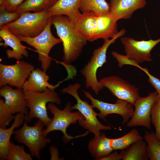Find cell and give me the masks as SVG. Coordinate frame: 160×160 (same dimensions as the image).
Here are the masks:
<instances>
[{
	"label": "cell",
	"instance_id": "cell-1",
	"mask_svg": "<svg viewBox=\"0 0 160 160\" xmlns=\"http://www.w3.org/2000/svg\"><path fill=\"white\" fill-rule=\"evenodd\" d=\"M50 17L52 24L63 43V61L61 63L65 67H69L79 57L87 41L78 32L74 22L67 16L57 15Z\"/></svg>",
	"mask_w": 160,
	"mask_h": 160
},
{
	"label": "cell",
	"instance_id": "cell-2",
	"mask_svg": "<svg viewBox=\"0 0 160 160\" xmlns=\"http://www.w3.org/2000/svg\"><path fill=\"white\" fill-rule=\"evenodd\" d=\"M23 91L29 109V112L25 115L27 122H30L33 118H37L47 127L52 118H50L48 115L47 104L48 102L61 104V99L57 93L48 88L41 92Z\"/></svg>",
	"mask_w": 160,
	"mask_h": 160
},
{
	"label": "cell",
	"instance_id": "cell-3",
	"mask_svg": "<svg viewBox=\"0 0 160 160\" xmlns=\"http://www.w3.org/2000/svg\"><path fill=\"white\" fill-rule=\"evenodd\" d=\"M126 32L123 28L114 37L104 40L102 45L94 50L90 60L81 71L85 79L86 87L91 88L96 95L104 87L97 79V70L107 62L106 52L110 45L114 43L118 38L124 35Z\"/></svg>",
	"mask_w": 160,
	"mask_h": 160
},
{
	"label": "cell",
	"instance_id": "cell-4",
	"mask_svg": "<svg viewBox=\"0 0 160 160\" xmlns=\"http://www.w3.org/2000/svg\"><path fill=\"white\" fill-rule=\"evenodd\" d=\"M47 108L53 116L50 124L43 130V134L45 137H46L52 131H60L63 134V140L66 143L73 139L84 136L89 132L87 131L85 133L76 137L71 136L67 133V128L70 124H76L77 121L84 119V116L79 111H71V104L69 102L67 103L63 110L58 108L52 102L48 103Z\"/></svg>",
	"mask_w": 160,
	"mask_h": 160
},
{
	"label": "cell",
	"instance_id": "cell-5",
	"mask_svg": "<svg viewBox=\"0 0 160 160\" xmlns=\"http://www.w3.org/2000/svg\"><path fill=\"white\" fill-rule=\"evenodd\" d=\"M80 87V84L76 83L73 85L69 84L68 87L61 90V91L63 93L71 95L76 99V103L71 106V108L72 110H77L84 117V119L78 121L80 126L87 129L89 132L92 133L94 136H98L101 134L100 130H109L111 128L110 126L102 124L97 118L98 113L94 111L93 105L80 98L78 92Z\"/></svg>",
	"mask_w": 160,
	"mask_h": 160
},
{
	"label": "cell",
	"instance_id": "cell-6",
	"mask_svg": "<svg viewBox=\"0 0 160 160\" xmlns=\"http://www.w3.org/2000/svg\"><path fill=\"white\" fill-rule=\"evenodd\" d=\"M49 17L47 10L34 13L26 12L21 13L17 20L5 25L16 36L33 37L44 30Z\"/></svg>",
	"mask_w": 160,
	"mask_h": 160
},
{
	"label": "cell",
	"instance_id": "cell-7",
	"mask_svg": "<svg viewBox=\"0 0 160 160\" xmlns=\"http://www.w3.org/2000/svg\"><path fill=\"white\" fill-rule=\"evenodd\" d=\"M25 116L22 127L14 130V138L18 143L25 145L29 149L32 157L40 160V151L44 148L51 140L43 134L44 123L38 120L35 124L30 126L27 124Z\"/></svg>",
	"mask_w": 160,
	"mask_h": 160
},
{
	"label": "cell",
	"instance_id": "cell-8",
	"mask_svg": "<svg viewBox=\"0 0 160 160\" xmlns=\"http://www.w3.org/2000/svg\"><path fill=\"white\" fill-rule=\"evenodd\" d=\"M52 25L50 17L44 30L37 36L29 37L17 36L21 41L25 42L36 49L38 53V60L41 63V68L46 72L51 64L52 60L49 55L51 50L55 45L62 42L59 38L53 35L51 30Z\"/></svg>",
	"mask_w": 160,
	"mask_h": 160
},
{
	"label": "cell",
	"instance_id": "cell-9",
	"mask_svg": "<svg viewBox=\"0 0 160 160\" xmlns=\"http://www.w3.org/2000/svg\"><path fill=\"white\" fill-rule=\"evenodd\" d=\"M34 66L23 60H18L13 65L0 64V87L7 84L22 89Z\"/></svg>",
	"mask_w": 160,
	"mask_h": 160
},
{
	"label": "cell",
	"instance_id": "cell-10",
	"mask_svg": "<svg viewBox=\"0 0 160 160\" xmlns=\"http://www.w3.org/2000/svg\"><path fill=\"white\" fill-rule=\"evenodd\" d=\"M120 40L124 46L126 55L138 64L152 60L151 52L160 42V37L156 40L137 41L132 37L124 36Z\"/></svg>",
	"mask_w": 160,
	"mask_h": 160
},
{
	"label": "cell",
	"instance_id": "cell-11",
	"mask_svg": "<svg viewBox=\"0 0 160 160\" xmlns=\"http://www.w3.org/2000/svg\"><path fill=\"white\" fill-rule=\"evenodd\" d=\"M83 92L86 97L91 101L93 108H96L100 111L98 116L101 119H104L110 114H119L122 117V124L124 125L133 114V105L127 101L118 99L114 103H108L94 98L89 91Z\"/></svg>",
	"mask_w": 160,
	"mask_h": 160
},
{
	"label": "cell",
	"instance_id": "cell-12",
	"mask_svg": "<svg viewBox=\"0 0 160 160\" xmlns=\"http://www.w3.org/2000/svg\"><path fill=\"white\" fill-rule=\"evenodd\" d=\"M99 81L118 99L127 101L133 105L140 97L137 88L117 76L105 77Z\"/></svg>",
	"mask_w": 160,
	"mask_h": 160
},
{
	"label": "cell",
	"instance_id": "cell-13",
	"mask_svg": "<svg viewBox=\"0 0 160 160\" xmlns=\"http://www.w3.org/2000/svg\"><path fill=\"white\" fill-rule=\"evenodd\" d=\"M158 96L156 91L150 93L146 97H140L137 99L133 105L135 108L134 113L131 119L127 123V127L142 126L150 129L151 108Z\"/></svg>",
	"mask_w": 160,
	"mask_h": 160
},
{
	"label": "cell",
	"instance_id": "cell-14",
	"mask_svg": "<svg viewBox=\"0 0 160 160\" xmlns=\"http://www.w3.org/2000/svg\"><path fill=\"white\" fill-rule=\"evenodd\" d=\"M0 95L4 99L5 105L13 114L27 113L28 108L23 91L22 89H12L7 85L1 87Z\"/></svg>",
	"mask_w": 160,
	"mask_h": 160
},
{
	"label": "cell",
	"instance_id": "cell-15",
	"mask_svg": "<svg viewBox=\"0 0 160 160\" xmlns=\"http://www.w3.org/2000/svg\"><path fill=\"white\" fill-rule=\"evenodd\" d=\"M110 15L115 20L129 19L137 10L144 8L146 0H110Z\"/></svg>",
	"mask_w": 160,
	"mask_h": 160
},
{
	"label": "cell",
	"instance_id": "cell-16",
	"mask_svg": "<svg viewBox=\"0 0 160 160\" xmlns=\"http://www.w3.org/2000/svg\"><path fill=\"white\" fill-rule=\"evenodd\" d=\"M0 29V38L4 41L1 45L5 47L9 46L12 49L6 50L8 57L19 60L23 56L28 57V54L26 47L22 44L17 36L11 33L5 25Z\"/></svg>",
	"mask_w": 160,
	"mask_h": 160
},
{
	"label": "cell",
	"instance_id": "cell-17",
	"mask_svg": "<svg viewBox=\"0 0 160 160\" xmlns=\"http://www.w3.org/2000/svg\"><path fill=\"white\" fill-rule=\"evenodd\" d=\"M97 15L91 12L81 13L74 23L76 28L87 41L97 40Z\"/></svg>",
	"mask_w": 160,
	"mask_h": 160
},
{
	"label": "cell",
	"instance_id": "cell-18",
	"mask_svg": "<svg viewBox=\"0 0 160 160\" xmlns=\"http://www.w3.org/2000/svg\"><path fill=\"white\" fill-rule=\"evenodd\" d=\"M49 79V76L46 71L40 68L34 69L30 74L28 79L25 82L22 89L38 92H43L47 88L54 90L63 81L53 85L48 82Z\"/></svg>",
	"mask_w": 160,
	"mask_h": 160
},
{
	"label": "cell",
	"instance_id": "cell-19",
	"mask_svg": "<svg viewBox=\"0 0 160 160\" xmlns=\"http://www.w3.org/2000/svg\"><path fill=\"white\" fill-rule=\"evenodd\" d=\"M81 0H57L47 10L49 17L64 15L75 21L81 13L80 11Z\"/></svg>",
	"mask_w": 160,
	"mask_h": 160
},
{
	"label": "cell",
	"instance_id": "cell-20",
	"mask_svg": "<svg viewBox=\"0 0 160 160\" xmlns=\"http://www.w3.org/2000/svg\"><path fill=\"white\" fill-rule=\"evenodd\" d=\"M25 114L20 113L15 116L13 123L8 128H0V159H6L8 150L12 135L14 129L22 125L24 121Z\"/></svg>",
	"mask_w": 160,
	"mask_h": 160
},
{
	"label": "cell",
	"instance_id": "cell-21",
	"mask_svg": "<svg viewBox=\"0 0 160 160\" xmlns=\"http://www.w3.org/2000/svg\"><path fill=\"white\" fill-rule=\"evenodd\" d=\"M111 139L103 133L94 137L89 142L88 150L95 160L112 152L113 150L111 145Z\"/></svg>",
	"mask_w": 160,
	"mask_h": 160
},
{
	"label": "cell",
	"instance_id": "cell-22",
	"mask_svg": "<svg viewBox=\"0 0 160 160\" xmlns=\"http://www.w3.org/2000/svg\"><path fill=\"white\" fill-rule=\"evenodd\" d=\"M140 139L123 150L120 153L122 160H148L147 144Z\"/></svg>",
	"mask_w": 160,
	"mask_h": 160
},
{
	"label": "cell",
	"instance_id": "cell-23",
	"mask_svg": "<svg viewBox=\"0 0 160 160\" xmlns=\"http://www.w3.org/2000/svg\"><path fill=\"white\" fill-rule=\"evenodd\" d=\"M80 9L82 13L91 12L97 15L109 14L110 4L105 0H81Z\"/></svg>",
	"mask_w": 160,
	"mask_h": 160
},
{
	"label": "cell",
	"instance_id": "cell-24",
	"mask_svg": "<svg viewBox=\"0 0 160 160\" xmlns=\"http://www.w3.org/2000/svg\"><path fill=\"white\" fill-rule=\"evenodd\" d=\"M57 0H25L19 6L16 12L21 14L32 11L39 12L47 10Z\"/></svg>",
	"mask_w": 160,
	"mask_h": 160
},
{
	"label": "cell",
	"instance_id": "cell-25",
	"mask_svg": "<svg viewBox=\"0 0 160 160\" xmlns=\"http://www.w3.org/2000/svg\"><path fill=\"white\" fill-rule=\"evenodd\" d=\"M143 137L136 129H132L124 135L115 139H111V145L113 150H123Z\"/></svg>",
	"mask_w": 160,
	"mask_h": 160
},
{
	"label": "cell",
	"instance_id": "cell-26",
	"mask_svg": "<svg viewBox=\"0 0 160 160\" xmlns=\"http://www.w3.org/2000/svg\"><path fill=\"white\" fill-rule=\"evenodd\" d=\"M143 139L147 144V150L149 159L160 160V141L157 138L155 132L145 131Z\"/></svg>",
	"mask_w": 160,
	"mask_h": 160
},
{
	"label": "cell",
	"instance_id": "cell-27",
	"mask_svg": "<svg viewBox=\"0 0 160 160\" xmlns=\"http://www.w3.org/2000/svg\"><path fill=\"white\" fill-rule=\"evenodd\" d=\"M30 153L26 152L24 146L15 145L10 142L6 159L8 160H32Z\"/></svg>",
	"mask_w": 160,
	"mask_h": 160
},
{
	"label": "cell",
	"instance_id": "cell-28",
	"mask_svg": "<svg viewBox=\"0 0 160 160\" xmlns=\"http://www.w3.org/2000/svg\"><path fill=\"white\" fill-rule=\"evenodd\" d=\"M151 117V123L155 128L156 136L160 141V97L158 96L152 106Z\"/></svg>",
	"mask_w": 160,
	"mask_h": 160
},
{
	"label": "cell",
	"instance_id": "cell-29",
	"mask_svg": "<svg viewBox=\"0 0 160 160\" xmlns=\"http://www.w3.org/2000/svg\"><path fill=\"white\" fill-rule=\"evenodd\" d=\"M15 116L7 107L4 100L0 99V128H5L10 122L14 119Z\"/></svg>",
	"mask_w": 160,
	"mask_h": 160
},
{
	"label": "cell",
	"instance_id": "cell-30",
	"mask_svg": "<svg viewBox=\"0 0 160 160\" xmlns=\"http://www.w3.org/2000/svg\"><path fill=\"white\" fill-rule=\"evenodd\" d=\"M21 14L16 12H10L0 8V28L14 21L20 16Z\"/></svg>",
	"mask_w": 160,
	"mask_h": 160
},
{
	"label": "cell",
	"instance_id": "cell-31",
	"mask_svg": "<svg viewBox=\"0 0 160 160\" xmlns=\"http://www.w3.org/2000/svg\"><path fill=\"white\" fill-rule=\"evenodd\" d=\"M111 54L118 62V65L120 68L124 65H128L136 67L142 70V67L139 66L138 64L134 60L129 58L126 55H124L118 53L115 51L112 52Z\"/></svg>",
	"mask_w": 160,
	"mask_h": 160
},
{
	"label": "cell",
	"instance_id": "cell-32",
	"mask_svg": "<svg viewBox=\"0 0 160 160\" xmlns=\"http://www.w3.org/2000/svg\"><path fill=\"white\" fill-rule=\"evenodd\" d=\"M25 0H0V8L10 12H16Z\"/></svg>",
	"mask_w": 160,
	"mask_h": 160
},
{
	"label": "cell",
	"instance_id": "cell-33",
	"mask_svg": "<svg viewBox=\"0 0 160 160\" xmlns=\"http://www.w3.org/2000/svg\"><path fill=\"white\" fill-rule=\"evenodd\" d=\"M148 77V81L155 88L158 93V96L160 97V80L159 79L151 75L146 68H143L142 70Z\"/></svg>",
	"mask_w": 160,
	"mask_h": 160
},
{
	"label": "cell",
	"instance_id": "cell-34",
	"mask_svg": "<svg viewBox=\"0 0 160 160\" xmlns=\"http://www.w3.org/2000/svg\"><path fill=\"white\" fill-rule=\"evenodd\" d=\"M110 153L97 159L98 160H121L120 153L117 152Z\"/></svg>",
	"mask_w": 160,
	"mask_h": 160
},
{
	"label": "cell",
	"instance_id": "cell-35",
	"mask_svg": "<svg viewBox=\"0 0 160 160\" xmlns=\"http://www.w3.org/2000/svg\"><path fill=\"white\" fill-rule=\"evenodd\" d=\"M49 150L51 155V160L60 159L58 158L59 153L57 149L54 146L50 147Z\"/></svg>",
	"mask_w": 160,
	"mask_h": 160
}]
</instances>
